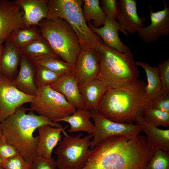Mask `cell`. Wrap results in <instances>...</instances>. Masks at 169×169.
I'll use <instances>...</instances> for the list:
<instances>
[{"label": "cell", "instance_id": "cell-1", "mask_svg": "<svg viewBox=\"0 0 169 169\" xmlns=\"http://www.w3.org/2000/svg\"><path fill=\"white\" fill-rule=\"evenodd\" d=\"M155 151L140 134L111 136L91 149L82 169H144Z\"/></svg>", "mask_w": 169, "mask_h": 169}, {"label": "cell", "instance_id": "cell-2", "mask_svg": "<svg viewBox=\"0 0 169 169\" xmlns=\"http://www.w3.org/2000/svg\"><path fill=\"white\" fill-rule=\"evenodd\" d=\"M144 81L139 80L108 89L99 105L98 113L113 121L133 123L151 107L147 99Z\"/></svg>", "mask_w": 169, "mask_h": 169}, {"label": "cell", "instance_id": "cell-3", "mask_svg": "<svg viewBox=\"0 0 169 169\" xmlns=\"http://www.w3.org/2000/svg\"><path fill=\"white\" fill-rule=\"evenodd\" d=\"M29 109L21 106L0 123L3 135L28 162L31 163L37 157L36 150L38 136L33 133L40 126L49 125L63 127L58 123L33 112L26 113Z\"/></svg>", "mask_w": 169, "mask_h": 169}, {"label": "cell", "instance_id": "cell-4", "mask_svg": "<svg viewBox=\"0 0 169 169\" xmlns=\"http://www.w3.org/2000/svg\"><path fill=\"white\" fill-rule=\"evenodd\" d=\"M97 50L100 68L96 79L108 89L138 79L139 71L131 52H119L108 47L102 41Z\"/></svg>", "mask_w": 169, "mask_h": 169}, {"label": "cell", "instance_id": "cell-5", "mask_svg": "<svg viewBox=\"0 0 169 169\" xmlns=\"http://www.w3.org/2000/svg\"><path fill=\"white\" fill-rule=\"evenodd\" d=\"M38 29L55 53L73 66L81 50L75 33L65 20L59 18L44 19Z\"/></svg>", "mask_w": 169, "mask_h": 169}, {"label": "cell", "instance_id": "cell-6", "mask_svg": "<svg viewBox=\"0 0 169 169\" xmlns=\"http://www.w3.org/2000/svg\"><path fill=\"white\" fill-rule=\"evenodd\" d=\"M49 12L47 18H60L70 25L79 41L81 50L94 49L102 41L90 28L83 14L82 0H48Z\"/></svg>", "mask_w": 169, "mask_h": 169}, {"label": "cell", "instance_id": "cell-7", "mask_svg": "<svg viewBox=\"0 0 169 169\" xmlns=\"http://www.w3.org/2000/svg\"><path fill=\"white\" fill-rule=\"evenodd\" d=\"M63 137L55 151L59 169H82L85 165L91 149L92 134L82 137L81 133L73 136L64 130Z\"/></svg>", "mask_w": 169, "mask_h": 169}, {"label": "cell", "instance_id": "cell-8", "mask_svg": "<svg viewBox=\"0 0 169 169\" xmlns=\"http://www.w3.org/2000/svg\"><path fill=\"white\" fill-rule=\"evenodd\" d=\"M76 110L62 94L49 85L37 87L29 108L55 123L71 115Z\"/></svg>", "mask_w": 169, "mask_h": 169}, {"label": "cell", "instance_id": "cell-9", "mask_svg": "<svg viewBox=\"0 0 169 169\" xmlns=\"http://www.w3.org/2000/svg\"><path fill=\"white\" fill-rule=\"evenodd\" d=\"M91 113L95 127L92 134L93 139L91 141V149L108 137L124 135L133 137L142 131L141 127L136 124L116 122L97 112H92Z\"/></svg>", "mask_w": 169, "mask_h": 169}, {"label": "cell", "instance_id": "cell-10", "mask_svg": "<svg viewBox=\"0 0 169 169\" xmlns=\"http://www.w3.org/2000/svg\"><path fill=\"white\" fill-rule=\"evenodd\" d=\"M33 97L19 90L14 85L12 80L0 72V122L23 104L31 103Z\"/></svg>", "mask_w": 169, "mask_h": 169}, {"label": "cell", "instance_id": "cell-11", "mask_svg": "<svg viewBox=\"0 0 169 169\" xmlns=\"http://www.w3.org/2000/svg\"><path fill=\"white\" fill-rule=\"evenodd\" d=\"M16 0H0V43L3 44L16 30L27 28L23 12Z\"/></svg>", "mask_w": 169, "mask_h": 169}, {"label": "cell", "instance_id": "cell-12", "mask_svg": "<svg viewBox=\"0 0 169 169\" xmlns=\"http://www.w3.org/2000/svg\"><path fill=\"white\" fill-rule=\"evenodd\" d=\"M100 68L97 51L94 49H82L74 67L73 72L78 85L96 79Z\"/></svg>", "mask_w": 169, "mask_h": 169}, {"label": "cell", "instance_id": "cell-13", "mask_svg": "<svg viewBox=\"0 0 169 169\" xmlns=\"http://www.w3.org/2000/svg\"><path fill=\"white\" fill-rule=\"evenodd\" d=\"M164 8L155 12L150 10V24L139 29V37L146 43L156 42L160 37L169 34V8L164 1Z\"/></svg>", "mask_w": 169, "mask_h": 169}, {"label": "cell", "instance_id": "cell-14", "mask_svg": "<svg viewBox=\"0 0 169 169\" xmlns=\"http://www.w3.org/2000/svg\"><path fill=\"white\" fill-rule=\"evenodd\" d=\"M136 4V0L118 1L116 19L121 26V33L125 35L128 36V33L134 34L139 29L144 27L145 18L138 16Z\"/></svg>", "mask_w": 169, "mask_h": 169}, {"label": "cell", "instance_id": "cell-15", "mask_svg": "<svg viewBox=\"0 0 169 169\" xmlns=\"http://www.w3.org/2000/svg\"><path fill=\"white\" fill-rule=\"evenodd\" d=\"M88 25L91 30L98 35L103 43L108 47L123 53L131 52L129 46L124 44L119 38L118 32L120 31L121 32L122 30L119 23L115 20L111 19L106 16L102 27L95 28L91 23H88Z\"/></svg>", "mask_w": 169, "mask_h": 169}, {"label": "cell", "instance_id": "cell-16", "mask_svg": "<svg viewBox=\"0 0 169 169\" xmlns=\"http://www.w3.org/2000/svg\"><path fill=\"white\" fill-rule=\"evenodd\" d=\"M68 127H57L49 125L39 127L38 129V141L36 150L37 157L50 159L54 148L61 140V133Z\"/></svg>", "mask_w": 169, "mask_h": 169}, {"label": "cell", "instance_id": "cell-17", "mask_svg": "<svg viewBox=\"0 0 169 169\" xmlns=\"http://www.w3.org/2000/svg\"><path fill=\"white\" fill-rule=\"evenodd\" d=\"M50 86L62 94L67 101L76 109H84L83 100L73 71L70 73L60 76Z\"/></svg>", "mask_w": 169, "mask_h": 169}, {"label": "cell", "instance_id": "cell-18", "mask_svg": "<svg viewBox=\"0 0 169 169\" xmlns=\"http://www.w3.org/2000/svg\"><path fill=\"white\" fill-rule=\"evenodd\" d=\"M23 10L24 23L27 28L38 26L47 18L49 12L48 0H16Z\"/></svg>", "mask_w": 169, "mask_h": 169}, {"label": "cell", "instance_id": "cell-19", "mask_svg": "<svg viewBox=\"0 0 169 169\" xmlns=\"http://www.w3.org/2000/svg\"><path fill=\"white\" fill-rule=\"evenodd\" d=\"M146 134L148 142L155 151L161 150L169 152V129H162L149 123L142 115L137 116L135 122Z\"/></svg>", "mask_w": 169, "mask_h": 169}, {"label": "cell", "instance_id": "cell-20", "mask_svg": "<svg viewBox=\"0 0 169 169\" xmlns=\"http://www.w3.org/2000/svg\"><path fill=\"white\" fill-rule=\"evenodd\" d=\"M78 87L83 100L84 109L98 113L101 100L108 89L96 78L85 84L78 85Z\"/></svg>", "mask_w": 169, "mask_h": 169}, {"label": "cell", "instance_id": "cell-21", "mask_svg": "<svg viewBox=\"0 0 169 169\" xmlns=\"http://www.w3.org/2000/svg\"><path fill=\"white\" fill-rule=\"evenodd\" d=\"M34 66L32 62L21 54L18 73L16 78L12 80L19 90L33 96L35 95L37 89L34 82Z\"/></svg>", "mask_w": 169, "mask_h": 169}, {"label": "cell", "instance_id": "cell-22", "mask_svg": "<svg viewBox=\"0 0 169 169\" xmlns=\"http://www.w3.org/2000/svg\"><path fill=\"white\" fill-rule=\"evenodd\" d=\"M0 60V72L5 75H11L16 71L20 64L21 54L12 38L6 41Z\"/></svg>", "mask_w": 169, "mask_h": 169}, {"label": "cell", "instance_id": "cell-23", "mask_svg": "<svg viewBox=\"0 0 169 169\" xmlns=\"http://www.w3.org/2000/svg\"><path fill=\"white\" fill-rule=\"evenodd\" d=\"M21 54L33 62L43 59H59L46 39L43 37L35 40L19 49Z\"/></svg>", "mask_w": 169, "mask_h": 169}, {"label": "cell", "instance_id": "cell-24", "mask_svg": "<svg viewBox=\"0 0 169 169\" xmlns=\"http://www.w3.org/2000/svg\"><path fill=\"white\" fill-rule=\"evenodd\" d=\"M91 119V112L84 109H78L71 115L59 120L58 122L62 121L68 123L70 128L68 131L69 133L84 131L88 134L92 135L95 127Z\"/></svg>", "mask_w": 169, "mask_h": 169}, {"label": "cell", "instance_id": "cell-25", "mask_svg": "<svg viewBox=\"0 0 169 169\" xmlns=\"http://www.w3.org/2000/svg\"><path fill=\"white\" fill-rule=\"evenodd\" d=\"M137 66L144 69L146 76L147 84L145 91L146 97L151 105L153 101L162 93L161 84L157 67H153L143 62H135Z\"/></svg>", "mask_w": 169, "mask_h": 169}, {"label": "cell", "instance_id": "cell-26", "mask_svg": "<svg viewBox=\"0 0 169 169\" xmlns=\"http://www.w3.org/2000/svg\"><path fill=\"white\" fill-rule=\"evenodd\" d=\"M82 5L84 18L88 23L93 21L92 24L95 27L100 28L105 22L106 16L100 6L99 0H84Z\"/></svg>", "mask_w": 169, "mask_h": 169}, {"label": "cell", "instance_id": "cell-27", "mask_svg": "<svg viewBox=\"0 0 169 169\" xmlns=\"http://www.w3.org/2000/svg\"><path fill=\"white\" fill-rule=\"evenodd\" d=\"M10 37L20 49L30 43L40 39L43 36L37 26L19 29L13 32Z\"/></svg>", "mask_w": 169, "mask_h": 169}, {"label": "cell", "instance_id": "cell-28", "mask_svg": "<svg viewBox=\"0 0 169 169\" xmlns=\"http://www.w3.org/2000/svg\"><path fill=\"white\" fill-rule=\"evenodd\" d=\"M35 66L45 67L62 76L73 71L74 67L59 59L46 58L32 62Z\"/></svg>", "mask_w": 169, "mask_h": 169}, {"label": "cell", "instance_id": "cell-29", "mask_svg": "<svg viewBox=\"0 0 169 169\" xmlns=\"http://www.w3.org/2000/svg\"><path fill=\"white\" fill-rule=\"evenodd\" d=\"M149 123L158 127L163 126L168 128L169 126V113L153 108H149L143 116Z\"/></svg>", "mask_w": 169, "mask_h": 169}, {"label": "cell", "instance_id": "cell-30", "mask_svg": "<svg viewBox=\"0 0 169 169\" xmlns=\"http://www.w3.org/2000/svg\"><path fill=\"white\" fill-rule=\"evenodd\" d=\"M35 66L36 75L34 82L37 87L50 86L61 76L45 67L39 66Z\"/></svg>", "mask_w": 169, "mask_h": 169}, {"label": "cell", "instance_id": "cell-31", "mask_svg": "<svg viewBox=\"0 0 169 169\" xmlns=\"http://www.w3.org/2000/svg\"><path fill=\"white\" fill-rule=\"evenodd\" d=\"M144 169H169V152L155 151Z\"/></svg>", "mask_w": 169, "mask_h": 169}, {"label": "cell", "instance_id": "cell-32", "mask_svg": "<svg viewBox=\"0 0 169 169\" xmlns=\"http://www.w3.org/2000/svg\"><path fill=\"white\" fill-rule=\"evenodd\" d=\"M19 153L3 161L1 166L4 169H30L31 164Z\"/></svg>", "mask_w": 169, "mask_h": 169}, {"label": "cell", "instance_id": "cell-33", "mask_svg": "<svg viewBox=\"0 0 169 169\" xmlns=\"http://www.w3.org/2000/svg\"><path fill=\"white\" fill-rule=\"evenodd\" d=\"M161 84L162 93H169V59L159 63L157 67Z\"/></svg>", "mask_w": 169, "mask_h": 169}, {"label": "cell", "instance_id": "cell-34", "mask_svg": "<svg viewBox=\"0 0 169 169\" xmlns=\"http://www.w3.org/2000/svg\"><path fill=\"white\" fill-rule=\"evenodd\" d=\"M18 152L3 135L0 138V158L4 161L11 158Z\"/></svg>", "mask_w": 169, "mask_h": 169}, {"label": "cell", "instance_id": "cell-35", "mask_svg": "<svg viewBox=\"0 0 169 169\" xmlns=\"http://www.w3.org/2000/svg\"><path fill=\"white\" fill-rule=\"evenodd\" d=\"M101 7L106 16L115 20L118 11V1L116 0H101L100 2Z\"/></svg>", "mask_w": 169, "mask_h": 169}, {"label": "cell", "instance_id": "cell-36", "mask_svg": "<svg viewBox=\"0 0 169 169\" xmlns=\"http://www.w3.org/2000/svg\"><path fill=\"white\" fill-rule=\"evenodd\" d=\"M56 161L50 159L36 157L31 164L30 169H56Z\"/></svg>", "mask_w": 169, "mask_h": 169}, {"label": "cell", "instance_id": "cell-37", "mask_svg": "<svg viewBox=\"0 0 169 169\" xmlns=\"http://www.w3.org/2000/svg\"><path fill=\"white\" fill-rule=\"evenodd\" d=\"M151 107L169 113V93H162L153 101Z\"/></svg>", "mask_w": 169, "mask_h": 169}, {"label": "cell", "instance_id": "cell-38", "mask_svg": "<svg viewBox=\"0 0 169 169\" xmlns=\"http://www.w3.org/2000/svg\"><path fill=\"white\" fill-rule=\"evenodd\" d=\"M4 46L3 45V44L0 43V60L3 53L4 49Z\"/></svg>", "mask_w": 169, "mask_h": 169}, {"label": "cell", "instance_id": "cell-39", "mask_svg": "<svg viewBox=\"0 0 169 169\" xmlns=\"http://www.w3.org/2000/svg\"><path fill=\"white\" fill-rule=\"evenodd\" d=\"M0 123L1 122L0 121V138L3 135V133H2V131L1 129L0 126Z\"/></svg>", "mask_w": 169, "mask_h": 169}, {"label": "cell", "instance_id": "cell-40", "mask_svg": "<svg viewBox=\"0 0 169 169\" xmlns=\"http://www.w3.org/2000/svg\"><path fill=\"white\" fill-rule=\"evenodd\" d=\"M3 160L0 158V165H1L3 163Z\"/></svg>", "mask_w": 169, "mask_h": 169}, {"label": "cell", "instance_id": "cell-41", "mask_svg": "<svg viewBox=\"0 0 169 169\" xmlns=\"http://www.w3.org/2000/svg\"><path fill=\"white\" fill-rule=\"evenodd\" d=\"M0 169H4L1 165H0Z\"/></svg>", "mask_w": 169, "mask_h": 169}]
</instances>
